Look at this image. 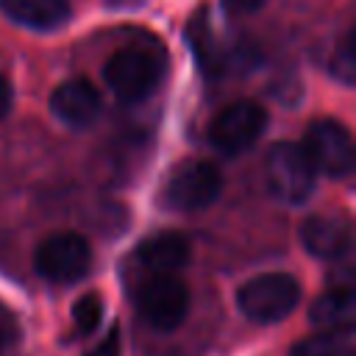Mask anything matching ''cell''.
Segmentation results:
<instances>
[{
  "instance_id": "6da1fadb",
  "label": "cell",
  "mask_w": 356,
  "mask_h": 356,
  "mask_svg": "<svg viewBox=\"0 0 356 356\" xmlns=\"http://www.w3.org/2000/svg\"><path fill=\"white\" fill-rule=\"evenodd\" d=\"M167 72V50L153 36H136L117 47L103 67V78L114 97L122 103H139L161 83Z\"/></svg>"
},
{
  "instance_id": "7a4b0ae2",
  "label": "cell",
  "mask_w": 356,
  "mask_h": 356,
  "mask_svg": "<svg viewBox=\"0 0 356 356\" xmlns=\"http://www.w3.org/2000/svg\"><path fill=\"white\" fill-rule=\"evenodd\" d=\"M264 175L273 197L289 206L309 200L317 186V170L306 156L303 145H295V142H275L267 150Z\"/></svg>"
},
{
  "instance_id": "3957f363",
  "label": "cell",
  "mask_w": 356,
  "mask_h": 356,
  "mask_svg": "<svg viewBox=\"0 0 356 356\" xmlns=\"http://www.w3.org/2000/svg\"><path fill=\"white\" fill-rule=\"evenodd\" d=\"M300 300V284L286 273H264L236 289L239 312L253 323H278Z\"/></svg>"
},
{
  "instance_id": "277c9868",
  "label": "cell",
  "mask_w": 356,
  "mask_h": 356,
  "mask_svg": "<svg viewBox=\"0 0 356 356\" xmlns=\"http://www.w3.org/2000/svg\"><path fill=\"white\" fill-rule=\"evenodd\" d=\"M136 309L150 328L172 331L184 323L189 312V289L175 273L147 275L136 289Z\"/></svg>"
},
{
  "instance_id": "5b68a950",
  "label": "cell",
  "mask_w": 356,
  "mask_h": 356,
  "mask_svg": "<svg viewBox=\"0 0 356 356\" xmlns=\"http://www.w3.org/2000/svg\"><path fill=\"white\" fill-rule=\"evenodd\" d=\"M89 264H92V248L75 231H56L44 236L33 256L36 273L53 284L78 281L81 275H86Z\"/></svg>"
},
{
  "instance_id": "8992f818",
  "label": "cell",
  "mask_w": 356,
  "mask_h": 356,
  "mask_svg": "<svg viewBox=\"0 0 356 356\" xmlns=\"http://www.w3.org/2000/svg\"><path fill=\"white\" fill-rule=\"evenodd\" d=\"M222 189V175L211 161L203 159H186L178 167H172L167 184H164V200L170 209L178 211H197L217 200Z\"/></svg>"
},
{
  "instance_id": "52a82bcc",
  "label": "cell",
  "mask_w": 356,
  "mask_h": 356,
  "mask_svg": "<svg viewBox=\"0 0 356 356\" xmlns=\"http://www.w3.org/2000/svg\"><path fill=\"white\" fill-rule=\"evenodd\" d=\"M267 128V111L256 100H236L225 106L209 125V142L222 156L248 150Z\"/></svg>"
},
{
  "instance_id": "ba28073f",
  "label": "cell",
  "mask_w": 356,
  "mask_h": 356,
  "mask_svg": "<svg viewBox=\"0 0 356 356\" xmlns=\"http://www.w3.org/2000/svg\"><path fill=\"white\" fill-rule=\"evenodd\" d=\"M303 150L317 172L328 178H348L353 172V139L339 120H314L306 128Z\"/></svg>"
},
{
  "instance_id": "9c48e42d",
  "label": "cell",
  "mask_w": 356,
  "mask_h": 356,
  "mask_svg": "<svg viewBox=\"0 0 356 356\" xmlns=\"http://www.w3.org/2000/svg\"><path fill=\"white\" fill-rule=\"evenodd\" d=\"M100 92L86 78H70L50 95V111L67 128H89L100 117Z\"/></svg>"
},
{
  "instance_id": "30bf717a",
  "label": "cell",
  "mask_w": 356,
  "mask_h": 356,
  "mask_svg": "<svg viewBox=\"0 0 356 356\" xmlns=\"http://www.w3.org/2000/svg\"><path fill=\"white\" fill-rule=\"evenodd\" d=\"M186 261H189V239L178 231H159L142 239V245L134 253V264L145 278L178 273Z\"/></svg>"
},
{
  "instance_id": "8fae6325",
  "label": "cell",
  "mask_w": 356,
  "mask_h": 356,
  "mask_svg": "<svg viewBox=\"0 0 356 356\" xmlns=\"http://www.w3.org/2000/svg\"><path fill=\"white\" fill-rule=\"evenodd\" d=\"M300 242L317 259H342L350 250V222L339 214H312L300 225Z\"/></svg>"
},
{
  "instance_id": "7c38bea8",
  "label": "cell",
  "mask_w": 356,
  "mask_h": 356,
  "mask_svg": "<svg viewBox=\"0 0 356 356\" xmlns=\"http://www.w3.org/2000/svg\"><path fill=\"white\" fill-rule=\"evenodd\" d=\"M0 11L31 31H56L72 14L70 0H0Z\"/></svg>"
},
{
  "instance_id": "4fadbf2b",
  "label": "cell",
  "mask_w": 356,
  "mask_h": 356,
  "mask_svg": "<svg viewBox=\"0 0 356 356\" xmlns=\"http://www.w3.org/2000/svg\"><path fill=\"white\" fill-rule=\"evenodd\" d=\"M353 309H356L353 286H331L312 303L309 320L320 328H342V325H350Z\"/></svg>"
},
{
  "instance_id": "5bb4252c",
  "label": "cell",
  "mask_w": 356,
  "mask_h": 356,
  "mask_svg": "<svg viewBox=\"0 0 356 356\" xmlns=\"http://www.w3.org/2000/svg\"><path fill=\"white\" fill-rule=\"evenodd\" d=\"M289 356H353V331L350 325L323 328L320 334L300 339Z\"/></svg>"
},
{
  "instance_id": "9a60e30c",
  "label": "cell",
  "mask_w": 356,
  "mask_h": 356,
  "mask_svg": "<svg viewBox=\"0 0 356 356\" xmlns=\"http://www.w3.org/2000/svg\"><path fill=\"white\" fill-rule=\"evenodd\" d=\"M353 39H356L353 31H345V36L334 47V58H331V72L345 86H350L356 78V42Z\"/></svg>"
},
{
  "instance_id": "2e32d148",
  "label": "cell",
  "mask_w": 356,
  "mask_h": 356,
  "mask_svg": "<svg viewBox=\"0 0 356 356\" xmlns=\"http://www.w3.org/2000/svg\"><path fill=\"white\" fill-rule=\"evenodd\" d=\"M100 320H103V300H100V295L89 292V295H83V298L75 300V306H72V323H75V328L81 334H92L100 325Z\"/></svg>"
},
{
  "instance_id": "e0dca14e",
  "label": "cell",
  "mask_w": 356,
  "mask_h": 356,
  "mask_svg": "<svg viewBox=\"0 0 356 356\" xmlns=\"http://www.w3.org/2000/svg\"><path fill=\"white\" fill-rule=\"evenodd\" d=\"M86 356H120V328L114 325Z\"/></svg>"
},
{
  "instance_id": "ac0fdd59",
  "label": "cell",
  "mask_w": 356,
  "mask_h": 356,
  "mask_svg": "<svg viewBox=\"0 0 356 356\" xmlns=\"http://www.w3.org/2000/svg\"><path fill=\"white\" fill-rule=\"evenodd\" d=\"M261 3L264 0H222L228 14H253V11L261 8Z\"/></svg>"
},
{
  "instance_id": "d6986e66",
  "label": "cell",
  "mask_w": 356,
  "mask_h": 356,
  "mask_svg": "<svg viewBox=\"0 0 356 356\" xmlns=\"http://www.w3.org/2000/svg\"><path fill=\"white\" fill-rule=\"evenodd\" d=\"M11 100H14V92H11V83L0 75V120L11 111Z\"/></svg>"
},
{
  "instance_id": "ffe728a7",
  "label": "cell",
  "mask_w": 356,
  "mask_h": 356,
  "mask_svg": "<svg viewBox=\"0 0 356 356\" xmlns=\"http://www.w3.org/2000/svg\"><path fill=\"white\" fill-rule=\"evenodd\" d=\"M8 342H11V334H8L6 328H0V356H3V350L8 348Z\"/></svg>"
}]
</instances>
